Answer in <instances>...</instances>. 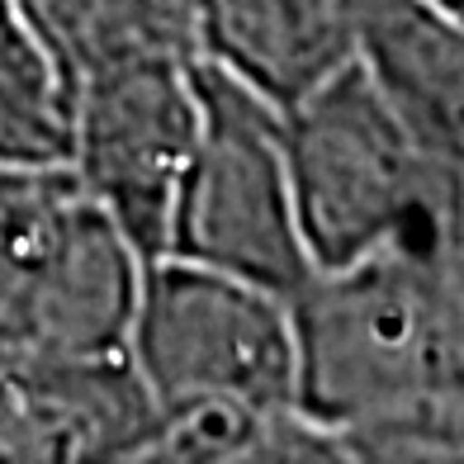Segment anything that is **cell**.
<instances>
[{
	"mask_svg": "<svg viewBox=\"0 0 464 464\" xmlns=\"http://www.w3.org/2000/svg\"><path fill=\"white\" fill-rule=\"evenodd\" d=\"M294 214L313 270L370 256H450L464 171L421 147L351 53L280 110Z\"/></svg>",
	"mask_w": 464,
	"mask_h": 464,
	"instance_id": "6da1fadb",
	"label": "cell"
},
{
	"mask_svg": "<svg viewBox=\"0 0 464 464\" xmlns=\"http://www.w3.org/2000/svg\"><path fill=\"white\" fill-rule=\"evenodd\" d=\"M299 412L342 436L464 393V323L446 256H370L313 270L289 299Z\"/></svg>",
	"mask_w": 464,
	"mask_h": 464,
	"instance_id": "7a4b0ae2",
	"label": "cell"
},
{
	"mask_svg": "<svg viewBox=\"0 0 464 464\" xmlns=\"http://www.w3.org/2000/svg\"><path fill=\"white\" fill-rule=\"evenodd\" d=\"M123 355L152 417L199 403L299 408L289 299L185 256L142 266Z\"/></svg>",
	"mask_w": 464,
	"mask_h": 464,
	"instance_id": "3957f363",
	"label": "cell"
},
{
	"mask_svg": "<svg viewBox=\"0 0 464 464\" xmlns=\"http://www.w3.org/2000/svg\"><path fill=\"white\" fill-rule=\"evenodd\" d=\"M195 142L176 189L166 256L227 270L270 294H294L313 276L280 110L246 81L195 57Z\"/></svg>",
	"mask_w": 464,
	"mask_h": 464,
	"instance_id": "277c9868",
	"label": "cell"
},
{
	"mask_svg": "<svg viewBox=\"0 0 464 464\" xmlns=\"http://www.w3.org/2000/svg\"><path fill=\"white\" fill-rule=\"evenodd\" d=\"M67 114V171L138 261L166 256L176 189L195 142V57H147L76 86Z\"/></svg>",
	"mask_w": 464,
	"mask_h": 464,
	"instance_id": "5b68a950",
	"label": "cell"
},
{
	"mask_svg": "<svg viewBox=\"0 0 464 464\" xmlns=\"http://www.w3.org/2000/svg\"><path fill=\"white\" fill-rule=\"evenodd\" d=\"M142 261L91 199L67 195L0 242V351L38 361H119Z\"/></svg>",
	"mask_w": 464,
	"mask_h": 464,
	"instance_id": "8992f818",
	"label": "cell"
},
{
	"mask_svg": "<svg viewBox=\"0 0 464 464\" xmlns=\"http://www.w3.org/2000/svg\"><path fill=\"white\" fill-rule=\"evenodd\" d=\"M346 53L431 157L464 171V24L431 0H332Z\"/></svg>",
	"mask_w": 464,
	"mask_h": 464,
	"instance_id": "52a82bcc",
	"label": "cell"
},
{
	"mask_svg": "<svg viewBox=\"0 0 464 464\" xmlns=\"http://www.w3.org/2000/svg\"><path fill=\"white\" fill-rule=\"evenodd\" d=\"M195 53L289 110L346 57L332 0H180Z\"/></svg>",
	"mask_w": 464,
	"mask_h": 464,
	"instance_id": "ba28073f",
	"label": "cell"
},
{
	"mask_svg": "<svg viewBox=\"0 0 464 464\" xmlns=\"http://www.w3.org/2000/svg\"><path fill=\"white\" fill-rule=\"evenodd\" d=\"M67 104L76 86L147 57H199L180 0H14Z\"/></svg>",
	"mask_w": 464,
	"mask_h": 464,
	"instance_id": "9c48e42d",
	"label": "cell"
},
{
	"mask_svg": "<svg viewBox=\"0 0 464 464\" xmlns=\"http://www.w3.org/2000/svg\"><path fill=\"white\" fill-rule=\"evenodd\" d=\"M67 114L53 91L0 67V161L67 166Z\"/></svg>",
	"mask_w": 464,
	"mask_h": 464,
	"instance_id": "30bf717a",
	"label": "cell"
},
{
	"mask_svg": "<svg viewBox=\"0 0 464 464\" xmlns=\"http://www.w3.org/2000/svg\"><path fill=\"white\" fill-rule=\"evenodd\" d=\"M67 195H76V180H72L67 166H14V161H0V242L29 232Z\"/></svg>",
	"mask_w": 464,
	"mask_h": 464,
	"instance_id": "8fae6325",
	"label": "cell"
},
{
	"mask_svg": "<svg viewBox=\"0 0 464 464\" xmlns=\"http://www.w3.org/2000/svg\"><path fill=\"white\" fill-rule=\"evenodd\" d=\"M450 289H455V304H459V323H464V214H459V227H455V242H450Z\"/></svg>",
	"mask_w": 464,
	"mask_h": 464,
	"instance_id": "7c38bea8",
	"label": "cell"
},
{
	"mask_svg": "<svg viewBox=\"0 0 464 464\" xmlns=\"http://www.w3.org/2000/svg\"><path fill=\"white\" fill-rule=\"evenodd\" d=\"M431 5H436V10H446L450 19H459V24H464V0H431Z\"/></svg>",
	"mask_w": 464,
	"mask_h": 464,
	"instance_id": "4fadbf2b",
	"label": "cell"
}]
</instances>
